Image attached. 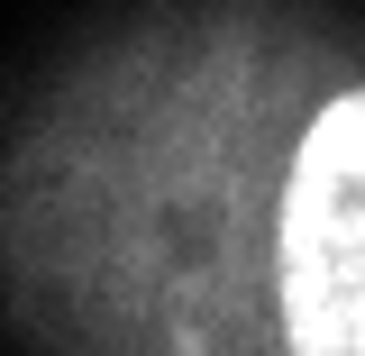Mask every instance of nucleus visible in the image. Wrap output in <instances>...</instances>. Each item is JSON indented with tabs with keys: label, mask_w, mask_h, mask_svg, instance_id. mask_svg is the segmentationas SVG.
Listing matches in <instances>:
<instances>
[{
	"label": "nucleus",
	"mask_w": 365,
	"mask_h": 356,
	"mask_svg": "<svg viewBox=\"0 0 365 356\" xmlns=\"http://www.w3.org/2000/svg\"><path fill=\"white\" fill-rule=\"evenodd\" d=\"M283 356H365V83L319 110L274 201Z\"/></svg>",
	"instance_id": "nucleus-1"
}]
</instances>
